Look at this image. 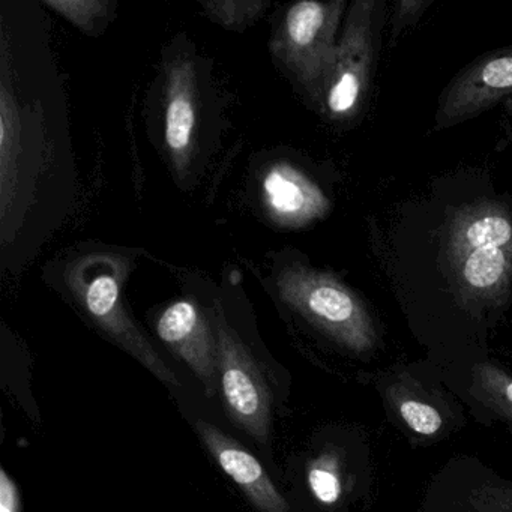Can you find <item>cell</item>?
Here are the masks:
<instances>
[{
  "label": "cell",
  "instance_id": "6da1fadb",
  "mask_svg": "<svg viewBox=\"0 0 512 512\" xmlns=\"http://www.w3.org/2000/svg\"><path fill=\"white\" fill-rule=\"evenodd\" d=\"M277 287L290 308L344 349L364 355L376 347L377 332L367 307L337 278L292 265L280 272Z\"/></svg>",
  "mask_w": 512,
  "mask_h": 512
},
{
  "label": "cell",
  "instance_id": "7a4b0ae2",
  "mask_svg": "<svg viewBox=\"0 0 512 512\" xmlns=\"http://www.w3.org/2000/svg\"><path fill=\"white\" fill-rule=\"evenodd\" d=\"M122 263L112 257H89L76 266L70 286L95 323L145 365L157 379L172 388H179L176 374L167 367L145 335L137 328L122 302Z\"/></svg>",
  "mask_w": 512,
  "mask_h": 512
},
{
  "label": "cell",
  "instance_id": "3957f363",
  "mask_svg": "<svg viewBox=\"0 0 512 512\" xmlns=\"http://www.w3.org/2000/svg\"><path fill=\"white\" fill-rule=\"evenodd\" d=\"M346 7L344 0L299 2L287 10L278 35V55L316 97H325L337 59V34Z\"/></svg>",
  "mask_w": 512,
  "mask_h": 512
},
{
  "label": "cell",
  "instance_id": "277c9868",
  "mask_svg": "<svg viewBox=\"0 0 512 512\" xmlns=\"http://www.w3.org/2000/svg\"><path fill=\"white\" fill-rule=\"evenodd\" d=\"M215 337L218 347V373L227 415L257 442L265 443L271 431L272 398L268 383L241 338L215 307Z\"/></svg>",
  "mask_w": 512,
  "mask_h": 512
},
{
  "label": "cell",
  "instance_id": "5b68a950",
  "mask_svg": "<svg viewBox=\"0 0 512 512\" xmlns=\"http://www.w3.org/2000/svg\"><path fill=\"white\" fill-rule=\"evenodd\" d=\"M376 7L374 0H356L347 13L325 92L326 109L334 118L355 115L367 95L374 62Z\"/></svg>",
  "mask_w": 512,
  "mask_h": 512
},
{
  "label": "cell",
  "instance_id": "8992f818",
  "mask_svg": "<svg viewBox=\"0 0 512 512\" xmlns=\"http://www.w3.org/2000/svg\"><path fill=\"white\" fill-rule=\"evenodd\" d=\"M512 98V47L494 50L467 65L443 92L436 128L454 127Z\"/></svg>",
  "mask_w": 512,
  "mask_h": 512
},
{
  "label": "cell",
  "instance_id": "52a82bcc",
  "mask_svg": "<svg viewBox=\"0 0 512 512\" xmlns=\"http://www.w3.org/2000/svg\"><path fill=\"white\" fill-rule=\"evenodd\" d=\"M160 340L190 367L208 397L217 394L218 347L214 328L194 302H173L157 322Z\"/></svg>",
  "mask_w": 512,
  "mask_h": 512
},
{
  "label": "cell",
  "instance_id": "ba28073f",
  "mask_svg": "<svg viewBox=\"0 0 512 512\" xmlns=\"http://www.w3.org/2000/svg\"><path fill=\"white\" fill-rule=\"evenodd\" d=\"M196 430L221 469L260 512H287L286 500L253 454L209 422L197 421Z\"/></svg>",
  "mask_w": 512,
  "mask_h": 512
},
{
  "label": "cell",
  "instance_id": "9c48e42d",
  "mask_svg": "<svg viewBox=\"0 0 512 512\" xmlns=\"http://www.w3.org/2000/svg\"><path fill=\"white\" fill-rule=\"evenodd\" d=\"M263 200L277 223L302 227L322 218L331 202L310 178L287 163L272 166L263 176Z\"/></svg>",
  "mask_w": 512,
  "mask_h": 512
},
{
  "label": "cell",
  "instance_id": "30bf717a",
  "mask_svg": "<svg viewBox=\"0 0 512 512\" xmlns=\"http://www.w3.org/2000/svg\"><path fill=\"white\" fill-rule=\"evenodd\" d=\"M196 121V73L191 62L179 61L167 73L166 94V145L179 173L190 164Z\"/></svg>",
  "mask_w": 512,
  "mask_h": 512
},
{
  "label": "cell",
  "instance_id": "8fae6325",
  "mask_svg": "<svg viewBox=\"0 0 512 512\" xmlns=\"http://www.w3.org/2000/svg\"><path fill=\"white\" fill-rule=\"evenodd\" d=\"M512 247V217L494 203L470 206L454 218L449 230L448 250L452 257L482 248Z\"/></svg>",
  "mask_w": 512,
  "mask_h": 512
},
{
  "label": "cell",
  "instance_id": "7c38bea8",
  "mask_svg": "<svg viewBox=\"0 0 512 512\" xmlns=\"http://www.w3.org/2000/svg\"><path fill=\"white\" fill-rule=\"evenodd\" d=\"M457 284L464 298L490 301L508 287L512 275V247L482 248L452 257Z\"/></svg>",
  "mask_w": 512,
  "mask_h": 512
},
{
  "label": "cell",
  "instance_id": "4fadbf2b",
  "mask_svg": "<svg viewBox=\"0 0 512 512\" xmlns=\"http://www.w3.org/2000/svg\"><path fill=\"white\" fill-rule=\"evenodd\" d=\"M470 392L500 418L512 422V376L503 368L491 362L476 364Z\"/></svg>",
  "mask_w": 512,
  "mask_h": 512
},
{
  "label": "cell",
  "instance_id": "5bb4252c",
  "mask_svg": "<svg viewBox=\"0 0 512 512\" xmlns=\"http://www.w3.org/2000/svg\"><path fill=\"white\" fill-rule=\"evenodd\" d=\"M389 397L404 424L419 436L431 437L443 427V416L428 401L416 397L403 383L389 388Z\"/></svg>",
  "mask_w": 512,
  "mask_h": 512
},
{
  "label": "cell",
  "instance_id": "9a60e30c",
  "mask_svg": "<svg viewBox=\"0 0 512 512\" xmlns=\"http://www.w3.org/2000/svg\"><path fill=\"white\" fill-rule=\"evenodd\" d=\"M308 487L323 505H334L343 494V473L340 454L326 449L310 461L307 470Z\"/></svg>",
  "mask_w": 512,
  "mask_h": 512
},
{
  "label": "cell",
  "instance_id": "2e32d148",
  "mask_svg": "<svg viewBox=\"0 0 512 512\" xmlns=\"http://www.w3.org/2000/svg\"><path fill=\"white\" fill-rule=\"evenodd\" d=\"M203 10L214 22L224 28L241 29L253 25L263 11L269 7L266 2H202Z\"/></svg>",
  "mask_w": 512,
  "mask_h": 512
},
{
  "label": "cell",
  "instance_id": "e0dca14e",
  "mask_svg": "<svg viewBox=\"0 0 512 512\" xmlns=\"http://www.w3.org/2000/svg\"><path fill=\"white\" fill-rule=\"evenodd\" d=\"M47 7L58 11V14L70 20L82 31H92L98 19L106 16L109 4L97 0H80V2H46Z\"/></svg>",
  "mask_w": 512,
  "mask_h": 512
},
{
  "label": "cell",
  "instance_id": "ac0fdd59",
  "mask_svg": "<svg viewBox=\"0 0 512 512\" xmlns=\"http://www.w3.org/2000/svg\"><path fill=\"white\" fill-rule=\"evenodd\" d=\"M464 512H512V485L484 484L467 497Z\"/></svg>",
  "mask_w": 512,
  "mask_h": 512
},
{
  "label": "cell",
  "instance_id": "d6986e66",
  "mask_svg": "<svg viewBox=\"0 0 512 512\" xmlns=\"http://www.w3.org/2000/svg\"><path fill=\"white\" fill-rule=\"evenodd\" d=\"M20 493L7 470H0V512H20Z\"/></svg>",
  "mask_w": 512,
  "mask_h": 512
},
{
  "label": "cell",
  "instance_id": "ffe728a7",
  "mask_svg": "<svg viewBox=\"0 0 512 512\" xmlns=\"http://www.w3.org/2000/svg\"><path fill=\"white\" fill-rule=\"evenodd\" d=\"M427 2H410V0H403L397 4V13H395L394 22V38L398 37L401 29L406 28L410 23L416 22L422 11L427 8Z\"/></svg>",
  "mask_w": 512,
  "mask_h": 512
}]
</instances>
